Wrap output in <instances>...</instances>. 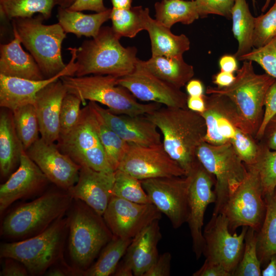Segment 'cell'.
<instances>
[{
	"instance_id": "1",
	"label": "cell",
	"mask_w": 276,
	"mask_h": 276,
	"mask_svg": "<svg viewBox=\"0 0 276 276\" xmlns=\"http://www.w3.org/2000/svg\"><path fill=\"white\" fill-rule=\"evenodd\" d=\"M145 116L161 132L166 151L188 175L198 160L197 149L206 133L203 117L188 108L168 107Z\"/></svg>"
},
{
	"instance_id": "2",
	"label": "cell",
	"mask_w": 276,
	"mask_h": 276,
	"mask_svg": "<svg viewBox=\"0 0 276 276\" xmlns=\"http://www.w3.org/2000/svg\"><path fill=\"white\" fill-rule=\"evenodd\" d=\"M120 39L111 27L105 26L92 39L84 41L77 49L74 76L93 74L120 78L131 73L139 60L137 50L124 47Z\"/></svg>"
},
{
	"instance_id": "3",
	"label": "cell",
	"mask_w": 276,
	"mask_h": 276,
	"mask_svg": "<svg viewBox=\"0 0 276 276\" xmlns=\"http://www.w3.org/2000/svg\"><path fill=\"white\" fill-rule=\"evenodd\" d=\"M118 77L111 75H94L82 77L62 76L60 80L67 93L86 101L99 103L117 114L143 116L160 107L156 103L143 104L125 87L119 85Z\"/></svg>"
},
{
	"instance_id": "4",
	"label": "cell",
	"mask_w": 276,
	"mask_h": 276,
	"mask_svg": "<svg viewBox=\"0 0 276 276\" xmlns=\"http://www.w3.org/2000/svg\"><path fill=\"white\" fill-rule=\"evenodd\" d=\"M275 80L266 73L256 74L252 62L244 61L229 86L209 87L206 93L227 96L237 107L241 123L240 129L255 137L262 120L265 95Z\"/></svg>"
},
{
	"instance_id": "5",
	"label": "cell",
	"mask_w": 276,
	"mask_h": 276,
	"mask_svg": "<svg viewBox=\"0 0 276 276\" xmlns=\"http://www.w3.org/2000/svg\"><path fill=\"white\" fill-rule=\"evenodd\" d=\"M68 227V218L62 217L34 236L18 242L2 243L1 258L18 261L32 275L43 274L57 262L62 260Z\"/></svg>"
},
{
	"instance_id": "6",
	"label": "cell",
	"mask_w": 276,
	"mask_h": 276,
	"mask_svg": "<svg viewBox=\"0 0 276 276\" xmlns=\"http://www.w3.org/2000/svg\"><path fill=\"white\" fill-rule=\"evenodd\" d=\"M41 14L12 19L13 29L21 43L38 64L45 78L52 77L66 66L61 56V45L66 33L58 24L47 25Z\"/></svg>"
},
{
	"instance_id": "7",
	"label": "cell",
	"mask_w": 276,
	"mask_h": 276,
	"mask_svg": "<svg viewBox=\"0 0 276 276\" xmlns=\"http://www.w3.org/2000/svg\"><path fill=\"white\" fill-rule=\"evenodd\" d=\"M76 200L68 217V250L74 268L81 275L113 236L102 216L84 202Z\"/></svg>"
},
{
	"instance_id": "8",
	"label": "cell",
	"mask_w": 276,
	"mask_h": 276,
	"mask_svg": "<svg viewBox=\"0 0 276 276\" xmlns=\"http://www.w3.org/2000/svg\"><path fill=\"white\" fill-rule=\"evenodd\" d=\"M73 199L67 192L51 191L22 204L5 218L1 228V235L17 239L39 234L63 216Z\"/></svg>"
},
{
	"instance_id": "9",
	"label": "cell",
	"mask_w": 276,
	"mask_h": 276,
	"mask_svg": "<svg viewBox=\"0 0 276 276\" xmlns=\"http://www.w3.org/2000/svg\"><path fill=\"white\" fill-rule=\"evenodd\" d=\"M196 156L202 166L215 178L216 201L212 215L220 214L230 195L244 180L247 169L231 143L214 145L203 141Z\"/></svg>"
},
{
	"instance_id": "10",
	"label": "cell",
	"mask_w": 276,
	"mask_h": 276,
	"mask_svg": "<svg viewBox=\"0 0 276 276\" xmlns=\"http://www.w3.org/2000/svg\"><path fill=\"white\" fill-rule=\"evenodd\" d=\"M246 167V177L230 194L220 213L226 218L231 233L240 226L257 232L265 216L266 204L259 172L254 166Z\"/></svg>"
},
{
	"instance_id": "11",
	"label": "cell",
	"mask_w": 276,
	"mask_h": 276,
	"mask_svg": "<svg viewBox=\"0 0 276 276\" xmlns=\"http://www.w3.org/2000/svg\"><path fill=\"white\" fill-rule=\"evenodd\" d=\"M57 142L60 151L81 167L108 173L115 171L99 139L88 104L82 109L75 127L66 134L60 135Z\"/></svg>"
},
{
	"instance_id": "12",
	"label": "cell",
	"mask_w": 276,
	"mask_h": 276,
	"mask_svg": "<svg viewBox=\"0 0 276 276\" xmlns=\"http://www.w3.org/2000/svg\"><path fill=\"white\" fill-rule=\"evenodd\" d=\"M248 227L243 226L239 234L231 233L224 215H212L203 232L205 260L221 265L233 275L243 255Z\"/></svg>"
},
{
	"instance_id": "13",
	"label": "cell",
	"mask_w": 276,
	"mask_h": 276,
	"mask_svg": "<svg viewBox=\"0 0 276 276\" xmlns=\"http://www.w3.org/2000/svg\"><path fill=\"white\" fill-rule=\"evenodd\" d=\"M151 203L177 229L187 223L189 214V175L141 180Z\"/></svg>"
},
{
	"instance_id": "14",
	"label": "cell",
	"mask_w": 276,
	"mask_h": 276,
	"mask_svg": "<svg viewBox=\"0 0 276 276\" xmlns=\"http://www.w3.org/2000/svg\"><path fill=\"white\" fill-rule=\"evenodd\" d=\"M118 169L140 180L186 176L185 171L166 151L163 144L153 146L130 144Z\"/></svg>"
},
{
	"instance_id": "15",
	"label": "cell",
	"mask_w": 276,
	"mask_h": 276,
	"mask_svg": "<svg viewBox=\"0 0 276 276\" xmlns=\"http://www.w3.org/2000/svg\"><path fill=\"white\" fill-rule=\"evenodd\" d=\"M190 177L189 191V214L187 222L192 240L193 251L196 258H200L204 248L202 227L208 206L215 202L216 195L213 190L215 177L197 160L188 175Z\"/></svg>"
},
{
	"instance_id": "16",
	"label": "cell",
	"mask_w": 276,
	"mask_h": 276,
	"mask_svg": "<svg viewBox=\"0 0 276 276\" xmlns=\"http://www.w3.org/2000/svg\"><path fill=\"white\" fill-rule=\"evenodd\" d=\"M118 82L141 101L168 107L188 108V94L152 74L142 64L140 59L135 70L118 78Z\"/></svg>"
},
{
	"instance_id": "17",
	"label": "cell",
	"mask_w": 276,
	"mask_h": 276,
	"mask_svg": "<svg viewBox=\"0 0 276 276\" xmlns=\"http://www.w3.org/2000/svg\"><path fill=\"white\" fill-rule=\"evenodd\" d=\"M113 236L133 239L162 213L152 203L141 204L112 196L103 215Z\"/></svg>"
},
{
	"instance_id": "18",
	"label": "cell",
	"mask_w": 276,
	"mask_h": 276,
	"mask_svg": "<svg viewBox=\"0 0 276 276\" xmlns=\"http://www.w3.org/2000/svg\"><path fill=\"white\" fill-rule=\"evenodd\" d=\"M48 180L66 191L76 184L81 166L60 151L54 143L41 137L26 151Z\"/></svg>"
},
{
	"instance_id": "19",
	"label": "cell",
	"mask_w": 276,
	"mask_h": 276,
	"mask_svg": "<svg viewBox=\"0 0 276 276\" xmlns=\"http://www.w3.org/2000/svg\"><path fill=\"white\" fill-rule=\"evenodd\" d=\"M203 98L205 108L200 113L206 127L203 141L214 145L229 142L241 126L235 104L227 96L222 94L204 95Z\"/></svg>"
},
{
	"instance_id": "20",
	"label": "cell",
	"mask_w": 276,
	"mask_h": 276,
	"mask_svg": "<svg viewBox=\"0 0 276 276\" xmlns=\"http://www.w3.org/2000/svg\"><path fill=\"white\" fill-rule=\"evenodd\" d=\"M71 59L65 68L56 75L42 80H31L0 74V106L13 111L27 104H34L37 94L62 76H74L77 49L70 48Z\"/></svg>"
},
{
	"instance_id": "21",
	"label": "cell",
	"mask_w": 276,
	"mask_h": 276,
	"mask_svg": "<svg viewBox=\"0 0 276 276\" xmlns=\"http://www.w3.org/2000/svg\"><path fill=\"white\" fill-rule=\"evenodd\" d=\"M89 103L107 125L129 144L153 146L162 144L158 128L145 115L117 114L97 102L89 101Z\"/></svg>"
},
{
	"instance_id": "22",
	"label": "cell",
	"mask_w": 276,
	"mask_h": 276,
	"mask_svg": "<svg viewBox=\"0 0 276 276\" xmlns=\"http://www.w3.org/2000/svg\"><path fill=\"white\" fill-rule=\"evenodd\" d=\"M49 181L24 150L17 170L0 186V212L17 199L38 192Z\"/></svg>"
},
{
	"instance_id": "23",
	"label": "cell",
	"mask_w": 276,
	"mask_h": 276,
	"mask_svg": "<svg viewBox=\"0 0 276 276\" xmlns=\"http://www.w3.org/2000/svg\"><path fill=\"white\" fill-rule=\"evenodd\" d=\"M114 172L98 171L81 166L78 179L67 192L73 199L79 200L103 216L112 197Z\"/></svg>"
},
{
	"instance_id": "24",
	"label": "cell",
	"mask_w": 276,
	"mask_h": 276,
	"mask_svg": "<svg viewBox=\"0 0 276 276\" xmlns=\"http://www.w3.org/2000/svg\"><path fill=\"white\" fill-rule=\"evenodd\" d=\"M67 90L60 79L52 82L36 95L34 106L41 138L48 144L57 142L60 136V114Z\"/></svg>"
},
{
	"instance_id": "25",
	"label": "cell",
	"mask_w": 276,
	"mask_h": 276,
	"mask_svg": "<svg viewBox=\"0 0 276 276\" xmlns=\"http://www.w3.org/2000/svg\"><path fill=\"white\" fill-rule=\"evenodd\" d=\"M159 220L152 222L132 240L123 260L132 268L135 276H143L158 257L157 245L162 236Z\"/></svg>"
},
{
	"instance_id": "26",
	"label": "cell",
	"mask_w": 276,
	"mask_h": 276,
	"mask_svg": "<svg viewBox=\"0 0 276 276\" xmlns=\"http://www.w3.org/2000/svg\"><path fill=\"white\" fill-rule=\"evenodd\" d=\"M13 31V39L1 44L0 74L31 80L45 79L32 56L22 49L16 31Z\"/></svg>"
},
{
	"instance_id": "27",
	"label": "cell",
	"mask_w": 276,
	"mask_h": 276,
	"mask_svg": "<svg viewBox=\"0 0 276 276\" xmlns=\"http://www.w3.org/2000/svg\"><path fill=\"white\" fill-rule=\"evenodd\" d=\"M0 113V171L6 177L19 165L24 149L17 134L12 111L3 108Z\"/></svg>"
},
{
	"instance_id": "28",
	"label": "cell",
	"mask_w": 276,
	"mask_h": 276,
	"mask_svg": "<svg viewBox=\"0 0 276 276\" xmlns=\"http://www.w3.org/2000/svg\"><path fill=\"white\" fill-rule=\"evenodd\" d=\"M141 62L152 74L180 89L194 75L193 66L186 63L183 56H152Z\"/></svg>"
},
{
	"instance_id": "29",
	"label": "cell",
	"mask_w": 276,
	"mask_h": 276,
	"mask_svg": "<svg viewBox=\"0 0 276 276\" xmlns=\"http://www.w3.org/2000/svg\"><path fill=\"white\" fill-rule=\"evenodd\" d=\"M146 30L151 45L152 56H183L190 47V41L185 34L175 35L171 29L149 16Z\"/></svg>"
},
{
	"instance_id": "30",
	"label": "cell",
	"mask_w": 276,
	"mask_h": 276,
	"mask_svg": "<svg viewBox=\"0 0 276 276\" xmlns=\"http://www.w3.org/2000/svg\"><path fill=\"white\" fill-rule=\"evenodd\" d=\"M111 8L106 11L86 14L81 11H70L61 7L58 9V24L66 33H73L78 37H96L102 25L110 18Z\"/></svg>"
},
{
	"instance_id": "31",
	"label": "cell",
	"mask_w": 276,
	"mask_h": 276,
	"mask_svg": "<svg viewBox=\"0 0 276 276\" xmlns=\"http://www.w3.org/2000/svg\"><path fill=\"white\" fill-rule=\"evenodd\" d=\"M231 16L232 32L238 43V49L234 55L238 60L253 48L255 17L250 11L246 0L235 1Z\"/></svg>"
},
{
	"instance_id": "32",
	"label": "cell",
	"mask_w": 276,
	"mask_h": 276,
	"mask_svg": "<svg viewBox=\"0 0 276 276\" xmlns=\"http://www.w3.org/2000/svg\"><path fill=\"white\" fill-rule=\"evenodd\" d=\"M266 204L265 218L256 232L257 251L262 265L267 264L271 257L276 254V195L264 196Z\"/></svg>"
},
{
	"instance_id": "33",
	"label": "cell",
	"mask_w": 276,
	"mask_h": 276,
	"mask_svg": "<svg viewBox=\"0 0 276 276\" xmlns=\"http://www.w3.org/2000/svg\"><path fill=\"white\" fill-rule=\"evenodd\" d=\"M154 7L155 19L170 29L177 22L189 25L200 17L195 0H161Z\"/></svg>"
},
{
	"instance_id": "34",
	"label": "cell",
	"mask_w": 276,
	"mask_h": 276,
	"mask_svg": "<svg viewBox=\"0 0 276 276\" xmlns=\"http://www.w3.org/2000/svg\"><path fill=\"white\" fill-rule=\"evenodd\" d=\"M150 15L148 8L142 6L128 9L111 8V27L115 34L122 37H134L140 32L146 30L147 19Z\"/></svg>"
},
{
	"instance_id": "35",
	"label": "cell",
	"mask_w": 276,
	"mask_h": 276,
	"mask_svg": "<svg viewBox=\"0 0 276 276\" xmlns=\"http://www.w3.org/2000/svg\"><path fill=\"white\" fill-rule=\"evenodd\" d=\"M132 240L113 236L104 247L97 261L82 271L80 275L108 276L113 274Z\"/></svg>"
},
{
	"instance_id": "36",
	"label": "cell",
	"mask_w": 276,
	"mask_h": 276,
	"mask_svg": "<svg viewBox=\"0 0 276 276\" xmlns=\"http://www.w3.org/2000/svg\"><path fill=\"white\" fill-rule=\"evenodd\" d=\"M92 111L94 124L108 160L116 171L127 152L130 144L121 139L104 122L88 102Z\"/></svg>"
},
{
	"instance_id": "37",
	"label": "cell",
	"mask_w": 276,
	"mask_h": 276,
	"mask_svg": "<svg viewBox=\"0 0 276 276\" xmlns=\"http://www.w3.org/2000/svg\"><path fill=\"white\" fill-rule=\"evenodd\" d=\"M55 5L57 0H0L1 13L9 19L31 17L36 13L48 19Z\"/></svg>"
},
{
	"instance_id": "38",
	"label": "cell",
	"mask_w": 276,
	"mask_h": 276,
	"mask_svg": "<svg viewBox=\"0 0 276 276\" xmlns=\"http://www.w3.org/2000/svg\"><path fill=\"white\" fill-rule=\"evenodd\" d=\"M12 111L17 134L26 151L39 139V123L35 107L33 104H27Z\"/></svg>"
},
{
	"instance_id": "39",
	"label": "cell",
	"mask_w": 276,
	"mask_h": 276,
	"mask_svg": "<svg viewBox=\"0 0 276 276\" xmlns=\"http://www.w3.org/2000/svg\"><path fill=\"white\" fill-rule=\"evenodd\" d=\"M112 196L137 203H152L141 180L119 169L114 171Z\"/></svg>"
},
{
	"instance_id": "40",
	"label": "cell",
	"mask_w": 276,
	"mask_h": 276,
	"mask_svg": "<svg viewBox=\"0 0 276 276\" xmlns=\"http://www.w3.org/2000/svg\"><path fill=\"white\" fill-rule=\"evenodd\" d=\"M261 264L257 251L256 232L248 227L242 258L233 273V276H261Z\"/></svg>"
},
{
	"instance_id": "41",
	"label": "cell",
	"mask_w": 276,
	"mask_h": 276,
	"mask_svg": "<svg viewBox=\"0 0 276 276\" xmlns=\"http://www.w3.org/2000/svg\"><path fill=\"white\" fill-rule=\"evenodd\" d=\"M259 142V154L253 166L259 172L264 197L273 194L276 187V150H271L262 142Z\"/></svg>"
},
{
	"instance_id": "42",
	"label": "cell",
	"mask_w": 276,
	"mask_h": 276,
	"mask_svg": "<svg viewBox=\"0 0 276 276\" xmlns=\"http://www.w3.org/2000/svg\"><path fill=\"white\" fill-rule=\"evenodd\" d=\"M230 142L246 167L256 164L260 152V144L254 136L237 128Z\"/></svg>"
},
{
	"instance_id": "43",
	"label": "cell",
	"mask_w": 276,
	"mask_h": 276,
	"mask_svg": "<svg viewBox=\"0 0 276 276\" xmlns=\"http://www.w3.org/2000/svg\"><path fill=\"white\" fill-rule=\"evenodd\" d=\"M276 37V0L264 14L255 17L253 48H260Z\"/></svg>"
},
{
	"instance_id": "44",
	"label": "cell",
	"mask_w": 276,
	"mask_h": 276,
	"mask_svg": "<svg viewBox=\"0 0 276 276\" xmlns=\"http://www.w3.org/2000/svg\"><path fill=\"white\" fill-rule=\"evenodd\" d=\"M238 60L257 63L265 73L276 79V37L261 47L253 48Z\"/></svg>"
},
{
	"instance_id": "45",
	"label": "cell",
	"mask_w": 276,
	"mask_h": 276,
	"mask_svg": "<svg viewBox=\"0 0 276 276\" xmlns=\"http://www.w3.org/2000/svg\"><path fill=\"white\" fill-rule=\"evenodd\" d=\"M82 101L77 96L67 93L64 97L60 114V135L72 130L78 123L81 113Z\"/></svg>"
},
{
	"instance_id": "46",
	"label": "cell",
	"mask_w": 276,
	"mask_h": 276,
	"mask_svg": "<svg viewBox=\"0 0 276 276\" xmlns=\"http://www.w3.org/2000/svg\"><path fill=\"white\" fill-rule=\"evenodd\" d=\"M235 0H195L200 18L210 14L231 18L232 9Z\"/></svg>"
},
{
	"instance_id": "47",
	"label": "cell",
	"mask_w": 276,
	"mask_h": 276,
	"mask_svg": "<svg viewBox=\"0 0 276 276\" xmlns=\"http://www.w3.org/2000/svg\"><path fill=\"white\" fill-rule=\"evenodd\" d=\"M264 113L260 126L255 136L260 141L265 128L270 120L276 114V80L268 88L264 99Z\"/></svg>"
},
{
	"instance_id": "48",
	"label": "cell",
	"mask_w": 276,
	"mask_h": 276,
	"mask_svg": "<svg viewBox=\"0 0 276 276\" xmlns=\"http://www.w3.org/2000/svg\"><path fill=\"white\" fill-rule=\"evenodd\" d=\"M171 259V254L169 252L161 254L143 276L170 275Z\"/></svg>"
},
{
	"instance_id": "49",
	"label": "cell",
	"mask_w": 276,
	"mask_h": 276,
	"mask_svg": "<svg viewBox=\"0 0 276 276\" xmlns=\"http://www.w3.org/2000/svg\"><path fill=\"white\" fill-rule=\"evenodd\" d=\"M6 260L0 272L1 276H26L29 274L25 266L12 258Z\"/></svg>"
},
{
	"instance_id": "50",
	"label": "cell",
	"mask_w": 276,
	"mask_h": 276,
	"mask_svg": "<svg viewBox=\"0 0 276 276\" xmlns=\"http://www.w3.org/2000/svg\"><path fill=\"white\" fill-rule=\"evenodd\" d=\"M66 9L74 11L90 10L96 12H101L108 9L104 6L103 0H76Z\"/></svg>"
},
{
	"instance_id": "51",
	"label": "cell",
	"mask_w": 276,
	"mask_h": 276,
	"mask_svg": "<svg viewBox=\"0 0 276 276\" xmlns=\"http://www.w3.org/2000/svg\"><path fill=\"white\" fill-rule=\"evenodd\" d=\"M193 276H232L221 265L205 260L202 266L193 273Z\"/></svg>"
},
{
	"instance_id": "52",
	"label": "cell",
	"mask_w": 276,
	"mask_h": 276,
	"mask_svg": "<svg viewBox=\"0 0 276 276\" xmlns=\"http://www.w3.org/2000/svg\"><path fill=\"white\" fill-rule=\"evenodd\" d=\"M270 149L276 150V114L267 124L263 136L259 141Z\"/></svg>"
},
{
	"instance_id": "53",
	"label": "cell",
	"mask_w": 276,
	"mask_h": 276,
	"mask_svg": "<svg viewBox=\"0 0 276 276\" xmlns=\"http://www.w3.org/2000/svg\"><path fill=\"white\" fill-rule=\"evenodd\" d=\"M219 65L221 71L233 73L237 71V59L234 55H224L219 59Z\"/></svg>"
},
{
	"instance_id": "54",
	"label": "cell",
	"mask_w": 276,
	"mask_h": 276,
	"mask_svg": "<svg viewBox=\"0 0 276 276\" xmlns=\"http://www.w3.org/2000/svg\"><path fill=\"white\" fill-rule=\"evenodd\" d=\"M235 76L233 73L220 71L213 77V82L218 88H223L229 86L235 80Z\"/></svg>"
},
{
	"instance_id": "55",
	"label": "cell",
	"mask_w": 276,
	"mask_h": 276,
	"mask_svg": "<svg viewBox=\"0 0 276 276\" xmlns=\"http://www.w3.org/2000/svg\"><path fill=\"white\" fill-rule=\"evenodd\" d=\"M188 96H202L204 95V88L202 82L196 79H192L186 85Z\"/></svg>"
},
{
	"instance_id": "56",
	"label": "cell",
	"mask_w": 276,
	"mask_h": 276,
	"mask_svg": "<svg viewBox=\"0 0 276 276\" xmlns=\"http://www.w3.org/2000/svg\"><path fill=\"white\" fill-rule=\"evenodd\" d=\"M187 105L189 109L199 113H202L205 108L203 95L202 96H188Z\"/></svg>"
},
{
	"instance_id": "57",
	"label": "cell",
	"mask_w": 276,
	"mask_h": 276,
	"mask_svg": "<svg viewBox=\"0 0 276 276\" xmlns=\"http://www.w3.org/2000/svg\"><path fill=\"white\" fill-rule=\"evenodd\" d=\"M113 275L115 276L134 275L132 267L124 260H123L121 263L118 264Z\"/></svg>"
},
{
	"instance_id": "58",
	"label": "cell",
	"mask_w": 276,
	"mask_h": 276,
	"mask_svg": "<svg viewBox=\"0 0 276 276\" xmlns=\"http://www.w3.org/2000/svg\"><path fill=\"white\" fill-rule=\"evenodd\" d=\"M262 276H276V254L272 255L266 267L262 270Z\"/></svg>"
},
{
	"instance_id": "59",
	"label": "cell",
	"mask_w": 276,
	"mask_h": 276,
	"mask_svg": "<svg viewBox=\"0 0 276 276\" xmlns=\"http://www.w3.org/2000/svg\"><path fill=\"white\" fill-rule=\"evenodd\" d=\"M133 0H111L112 8L128 9L131 8Z\"/></svg>"
},
{
	"instance_id": "60",
	"label": "cell",
	"mask_w": 276,
	"mask_h": 276,
	"mask_svg": "<svg viewBox=\"0 0 276 276\" xmlns=\"http://www.w3.org/2000/svg\"><path fill=\"white\" fill-rule=\"evenodd\" d=\"M76 0H57V5L63 8H68L72 5Z\"/></svg>"
},
{
	"instance_id": "61",
	"label": "cell",
	"mask_w": 276,
	"mask_h": 276,
	"mask_svg": "<svg viewBox=\"0 0 276 276\" xmlns=\"http://www.w3.org/2000/svg\"><path fill=\"white\" fill-rule=\"evenodd\" d=\"M270 2L271 0H265V3L261 9L262 12H264L267 10L270 5Z\"/></svg>"
},
{
	"instance_id": "62",
	"label": "cell",
	"mask_w": 276,
	"mask_h": 276,
	"mask_svg": "<svg viewBox=\"0 0 276 276\" xmlns=\"http://www.w3.org/2000/svg\"><path fill=\"white\" fill-rule=\"evenodd\" d=\"M251 1H252V2L253 6L255 7L256 1L255 0H251Z\"/></svg>"
},
{
	"instance_id": "63",
	"label": "cell",
	"mask_w": 276,
	"mask_h": 276,
	"mask_svg": "<svg viewBox=\"0 0 276 276\" xmlns=\"http://www.w3.org/2000/svg\"><path fill=\"white\" fill-rule=\"evenodd\" d=\"M274 193L276 195V187H275V189H274Z\"/></svg>"
},
{
	"instance_id": "64",
	"label": "cell",
	"mask_w": 276,
	"mask_h": 276,
	"mask_svg": "<svg viewBox=\"0 0 276 276\" xmlns=\"http://www.w3.org/2000/svg\"><path fill=\"white\" fill-rule=\"evenodd\" d=\"M190 1H193V0H190Z\"/></svg>"
}]
</instances>
